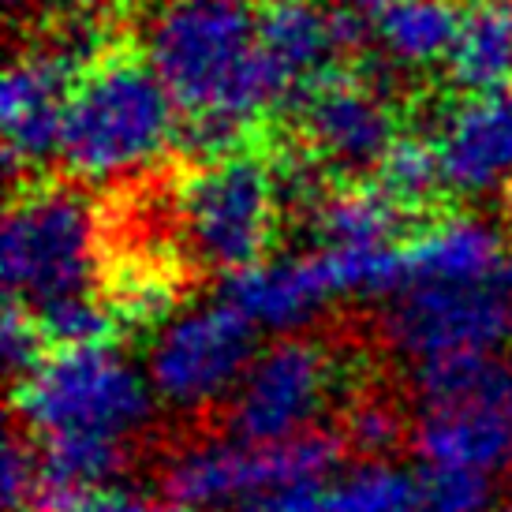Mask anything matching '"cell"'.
<instances>
[{"instance_id":"12","label":"cell","mask_w":512,"mask_h":512,"mask_svg":"<svg viewBox=\"0 0 512 512\" xmlns=\"http://www.w3.org/2000/svg\"><path fill=\"white\" fill-rule=\"evenodd\" d=\"M441 180L453 195L479 199L512 180V90L468 94L441 116L438 135Z\"/></svg>"},{"instance_id":"4","label":"cell","mask_w":512,"mask_h":512,"mask_svg":"<svg viewBox=\"0 0 512 512\" xmlns=\"http://www.w3.org/2000/svg\"><path fill=\"white\" fill-rule=\"evenodd\" d=\"M348 453L341 430H307L277 445H251L240 438L199 441L169 456L161 490L169 505L195 512L243 509L292 483H326L341 471Z\"/></svg>"},{"instance_id":"9","label":"cell","mask_w":512,"mask_h":512,"mask_svg":"<svg viewBox=\"0 0 512 512\" xmlns=\"http://www.w3.org/2000/svg\"><path fill=\"white\" fill-rule=\"evenodd\" d=\"M382 341L404 359L501 352L512 341V296L505 285H412L385 303Z\"/></svg>"},{"instance_id":"18","label":"cell","mask_w":512,"mask_h":512,"mask_svg":"<svg viewBox=\"0 0 512 512\" xmlns=\"http://www.w3.org/2000/svg\"><path fill=\"white\" fill-rule=\"evenodd\" d=\"M42 512L57 501L113 486V479L128 468V441L109 434H53L42 438Z\"/></svg>"},{"instance_id":"26","label":"cell","mask_w":512,"mask_h":512,"mask_svg":"<svg viewBox=\"0 0 512 512\" xmlns=\"http://www.w3.org/2000/svg\"><path fill=\"white\" fill-rule=\"evenodd\" d=\"M0 348H4V367L12 374V382H23L30 370L45 359V337L38 326V314H30L27 303L8 299L4 326H0Z\"/></svg>"},{"instance_id":"23","label":"cell","mask_w":512,"mask_h":512,"mask_svg":"<svg viewBox=\"0 0 512 512\" xmlns=\"http://www.w3.org/2000/svg\"><path fill=\"white\" fill-rule=\"evenodd\" d=\"M494 475L468 468H419V512H494Z\"/></svg>"},{"instance_id":"17","label":"cell","mask_w":512,"mask_h":512,"mask_svg":"<svg viewBox=\"0 0 512 512\" xmlns=\"http://www.w3.org/2000/svg\"><path fill=\"white\" fill-rule=\"evenodd\" d=\"M460 23L453 0H393L374 19V38L393 68H430L453 57Z\"/></svg>"},{"instance_id":"20","label":"cell","mask_w":512,"mask_h":512,"mask_svg":"<svg viewBox=\"0 0 512 512\" xmlns=\"http://www.w3.org/2000/svg\"><path fill=\"white\" fill-rule=\"evenodd\" d=\"M326 512H419V471L389 456L359 460L326 486Z\"/></svg>"},{"instance_id":"28","label":"cell","mask_w":512,"mask_h":512,"mask_svg":"<svg viewBox=\"0 0 512 512\" xmlns=\"http://www.w3.org/2000/svg\"><path fill=\"white\" fill-rule=\"evenodd\" d=\"M42 4L53 8L64 23H98V15L116 0H42Z\"/></svg>"},{"instance_id":"30","label":"cell","mask_w":512,"mask_h":512,"mask_svg":"<svg viewBox=\"0 0 512 512\" xmlns=\"http://www.w3.org/2000/svg\"><path fill=\"white\" fill-rule=\"evenodd\" d=\"M501 285H505V292L512 296V251H509V258H505V266H501Z\"/></svg>"},{"instance_id":"7","label":"cell","mask_w":512,"mask_h":512,"mask_svg":"<svg viewBox=\"0 0 512 512\" xmlns=\"http://www.w3.org/2000/svg\"><path fill=\"white\" fill-rule=\"evenodd\" d=\"M344 385L341 363L322 341L281 337L262 348L232 389L225 412L228 438L277 445L314 430L333 393Z\"/></svg>"},{"instance_id":"32","label":"cell","mask_w":512,"mask_h":512,"mask_svg":"<svg viewBox=\"0 0 512 512\" xmlns=\"http://www.w3.org/2000/svg\"><path fill=\"white\" fill-rule=\"evenodd\" d=\"M498 512H512V505H505V509H498Z\"/></svg>"},{"instance_id":"5","label":"cell","mask_w":512,"mask_h":512,"mask_svg":"<svg viewBox=\"0 0 512 512\" xmlns=\"http://www.w3.org/2000/svg\"><path fill=\"white\" fill-rule=\"evenodd\" d=\"M8 299L42 307L86 292L98 273V214L79 187L34 184L12 199L0 232Z\"/></svg>"},{"instance_id":"21","label":"cell","mask_w":512,"mask_h":512,"mask_svg":"<svg viewBox=\"0 0 512 512\" xmlns=\"http://www.w3.org/2000/svg\"><path fill=\"white\" fill-rule=\"evenodd\" d=\"M374 184L382 187L408 217L423 214L430 202L438 199L441 187H445L434 143L419 139V135H400L397 143L385 150L382 161H378Z\"/></svg>"},{"instance_id":"24","label":"cell","mask_w":512,"mask_h":512,"mask_svg":"<svg viewBox=\"0 0 512 512\" xmlns=\"http://www.w3.org/2000/svg\"><path fill=\"white\" fill-rule=\"evenodd\" d=\"M341 438L352 453H359V460L389 456L404 441V419L389 400L356 397L341 419Z\"/></svg>"},{"instance_id":"8","label":"cell","mask_w":512,"mask_h":512,"mask_svg":"<svg viewBox=\"0 0 512 512\" xmlns=\"http://www.w3.org/2000/svg\"><path fill=\"white\" fill-rule=\"evenodd\" d=\"M258 356V329L232 303H202L172 314L157 329L146 378L172 408H206L228 400Z\"/></svg>"},{"instance_id":"6","label":"cell","mask_w":512,"mask_h":512,"mask_svg":"<svg viewBox=\"0 0 512 512\" xmlns=\"http://www.w3.org/2000/svg\"><path fill=\"white\" fill-rule=\"evenodd\" d=\"M176 210L191 255L221 273L262 262L285 217L273 161L251 146L199 165L187 176Z\"/></svg>"},{"instance_id":"19","label":"cell","mask_w":512,"mask_h":512,"mask_svg":"<svg viewBox=\"0 0 512 512\" xmlns=\"http://www.w3.org/2000/svg\"><path fill=\"white\" fill-rule=\"evenodd\" d=\"M311 221L322 247H385L400 236L408 214L378 184H352L333 191Z\"/></svg>"},{"instance_id":"29","label":"cell","mask_w":512,"mask_h":512,"mask_svg":"<svg viewBox=\"0 0 512 512\" xmlns=\"http://www.w3.org/2000/svg\"><path fill=\"white\" fill-rule=\"evenodd\" d=\"M389 4H393V0H333V8H337V12L359 15V19H370V23H374Z\"/></svg>"},{"instance_id":"25","label":"cell","mask_w":512,"mask_h":512,"mask_svg":"<svg viewBox=\"0 0 512 512\" xmlns=\"http://www.w3.org/2000/svg\"><path fill=\"white\" fill-rule=\"evenodd\" d=\"M42 453L23 434H8L4 441V509L8 512H42Z\"/></svg>"},{"instance_id":"2","label":"cell","mask_w":512,"mask_h":512,"mask_svg":"<svg viewBox=\"0 0 512 512\" xmlns=\"http://www.w3.org/2000/svg\"><path fill=\"white\" fill-rule=\"evenodd\" d=\"M176 113L150 64L120 53L101 57L75 83L57 157L79 184H116L150 169L180 139Z\"/></svg>"},{"instance_id":"22","label":"cell","mask_w":512,"mask_h":512,"mask_svg":"<svg viewBox=\"0 0 512 512\" xmlns=\"http://www.w3.org/2000/svg\"><path fill=\"white\" fill-rule=\"evenodd\" d=\"M34 314H38V326L49 348H105L116 341L120 322H124L113 299L94 296L90 288L49 299Z\"/></svg>"},{"instance_id":"3","label":"cell","mask_w":512,"mask_h":512,"mask_svg":"<svg viewBox=\"0 0 512 512\" xmlns=\"http://www.w3.org/2000/svg\"><path fill=\"white\" fill-rule=\"evenodd\" d=\"M15 412L27 430L53 434H109L128 441L154 415V385L113 344L57 348L15 382Z\"/></svg>"},{"instance_id":"13","label":"cell","mask_w":512,"mask_h":512,"mask_svg":"<svg viewBox=\"0 0 512 512\" xmlns=\"http://www.w3.org/2000/svg\"><path fill=\"white\" fill-rule=\"evenodd\" d=\"M337 296L341 292L322 247L311 255L262 258L247 270L228 273L221 288V299L232 303L258 333L266 329L281 337L311 326Z\"/></svg>"},{"instance_id":"10","label":"cell","mask_w":512,"mask_h":512,"mask_svg":"<svg viewBox=\"0 0 512 512\" xmlns=\"http://www.w3.org/2000/svg\"><path fill=\"white\" fill-rule=\"evenodd\" d=\"M393 72H329L296 105L303 146L329 172H374L385 150L397 143V116L389 105Z\"/></svg>"},{"instance_id":"15","label":"cell","mask_w":512,"mask_h":512,"mask_svg":"<svg viewBox=\"0 0 512 512\" xmlns=\"http://www.w3.org/2000/svg\"><path fill=\"white\" fill-rule=\"evenodd\" d=\"M404 277L412 285H483L505 266L501 236L479 217H441L423 225L400 247Z\"/></svg>"},{"instance_id":"1","label":"cell","mask_w":512,"mask_h":512,"mask_svg":"<svg viewBox=\"0 0 512 512\" xmlns=\"http://www.w3.org/2000/svg\"><path fill=\"white\" fill-rule=\"evenodd\" d=\"M146 64L187 120L255 128L277 101L262 53L258 12L247 0H165L146 27Z\"/></svg>"},{"instance_id":"27","label":"cell","mask_w":512,"mask_h":512,"mask_svg":"<svg viewBox=\"0 0 512 512\" xmlns=\"http://www.w3.org/2000/svg\"><path fill=\"white\" fill-rule=\"evenodd\" d=\"M45 512H157L143 494L124 490V486H98V490H83L72 498L49 505Z\"/></svg>"},{"instance_id":"14","label":"cell","mask_w":512,"mask_h":512,"mask_svg":"<svg viewBox=\"0 0 512 512\" xmlns=\"http://www.w3.org/2000/svg\"><path fill=\"white\" fill-rule=\"evenodd\" d=\"M262 53L270 64L277 101L296 109L333 68L337 53H344L337 12L314 0H266L258 8Z\"/></svg>"},{"instance_id":"31","label":"cell","mask_w":512,"mask_h":512,"mask_svg":"<svg viewBox=\"0 0 512 512\" xmlns=\"http://www.w3.org/2000/svg\"><path fill=\"white\" fill-rule=\"evenodd\" d=\"M165 512H195V509H180V505H169Z\"/></svg>"},{"instance_id":"16","label":"cell","mask_w":512,"mask_h":512,"mask_svg":"<svg viewBox=\"0 0 512 512\" xmlns=\"http://www.w3.org/2000/svg\"><path fill=\"white\" fill-rule=\"evenodd\" d=\"M449 75L468 94L512 90V0H475L464 12Z\"/></svg>"},{"instance_id":"11","label":"cell","mask_w":512,"mask_h":512,"mask_svg":"<svg viewBox=\"0 0 512 512\" xmlns=\"http://www.w3.org/2000/svg\"><path fill=\"white\" fill-rule=\"evenodd\" d=\"M86 68L90 64H83L60 42L30 49L8 64L0 83V131L8 176L60 154L64 116Z\"/></svg>"},{"instance_id":"33","label":"cell","mask_w":512,"mask_h":512,"mask_svg":"<svg viewBox=\"0 0 512 512\" xmlns=\"http://www.w3.org/2000/svg\"><path fill=\"white\" fill-rule=\"evenodd\" d=\"M236 512H255V509H236Z\"/></svg>"},{"instance_id":"34","label":"cell","mask_w":512,"mask_h":512,"mask_svg":"<svg viewBox=\"0 0 512 512\" xmlns=\"http://www.w3.org/2000/svg\"><path fill=\"white\" fill-rule=\"evenodd\" d=\"M322 512H326V509H322Z\"/></svg>"}]
</instances>
